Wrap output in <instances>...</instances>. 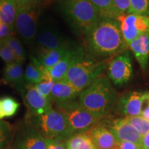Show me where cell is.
Returning <instances> with one entry per match:
<instances>
[{
  "label": "cell",
  "mask_w": 149,
  "mask_h": 149,
  "mask_svg": "<svg viewBox=\"0 0 149 149\" xmlns=\"http://www.w3.org/2000/svg\"><path fill=\"white\" fill-rule=\"evenodd\" d=\"M148 92L129 91L120 97L117 102V109L125 117L141 115L143 106Z\"/></svg>",
  "instance_id": "7c38bea8"
},
{
  "label": "cell",
  "mask_w": 149,
  "mask_h": 149,
  "mask_svg": "<svg viewBox=\"0 0 149 149\" xmlns=\"http://www.w3.org/2000/svg\"><path fill=\"white\" fill-rule=\"evenodd\" d=\"M36 42L39 47L46 49H67L69 48L66 38L51 25H43L37 31Z\"/></svg>",
  "instance_id": "4fadbf2b"
},
{
  "label": "cell",
  "mask_w": 149,
  "mask_h": 149,
  "mask_svg": "<svg viewBox=\"0 0 149 149\" xmlns=\"http://www.w3.org/2000/svg\"><path fill=\"white\" fill-rule=\"evenodd\" d=\"M95 7L101 19H113L120 16V12L117 10L113 0H88Z\"/></svg>",
  "instance_id": "603a6c76"
},
{
  "label": "cell",
  "mask_w": 149,
  "mask_h": 149,
  "mask_svg": "<svg viewBox=\"0 0 149 149\" xmlns=\"http://www.w3.org/2000/svg\"><path fill=\"white\" fill-rule=\"evenodd\" d=\"M13 137V130L8 123L0 120V149H6Z\"/></svg>",
  "instance_id": "f1b7e54d"
},
{
  "label": "cell",
  "mask_w": 149,
  "mask_h": 149,
  "mask_svg": "<svg viewBox=\"0 0 149 149\" xmlns=\"http://www.w3.org/2000/svg\"><path fill=\"white\" fill-rule=\"evenodd\" d=\"M49 1H54V0H49Z\"/></svg>",
  "instance_id": "ab89813d"
},
{
  "label": "cell",
  "mask_w": 149,
  "mask_h": 149,
  "mask_svg": "<svg viewBox=\"0 0 149 149\" xmlns=\"http://www.w3.org/2000/svg\"><path fill=\"white\" fill-rule=\"evenodd\" d=\"M66 149H97L86 133L72 135L66 141Z\"/></svg>",
  "instance_id": "cb8c5ba5"
},
{
  "label": "cell",
  "mask_w": 149,
  "mask_h": 149,
  "mask_svg": "<svg viewBox=\"0 0 149 149\" xmlns=\"http://www.w3.org/2000/svg\"><path fill=\"white\" fill-rule=\"evenodd\" d=\"M27 121L45 139L66 141L73 135L66 117L56 109H52L37 116H27Z\"/></svg>",
  "instance_id": "277c9868"
},
{
  "label": "cell",
  "mask_w": 149,
  "mask_h": 149,
  "mask_svg": "<svg viewBox=\"0 0 149 149\" xmlns=\"http://www.w3.org/2000/svg\"><path fill=\"white\" fill-rule=\"evenodd\" d=\"M97 149H117L118 140L111 128L98 123L86 132Z\"/></svg>",
  "instance_id": "9a60e30c"
},
{
  "label": "cell",
  "mask_w": 149,
  "mask_h": 149,
  "mask_svg": "<svg viewBox=\"0 0 149 149\" xmlns=\"http://www.w3.org/2000/svg\"><path fill=\"white\" fill-rule=\"evenodd\" d=\"M117 149H142L140 144L126 141H120L117 142Z\"/></svg>",
  "instance_id": "836d02e7"
},
{
  "label": "cell",
  "mask_w": 149,
  "mask_h": 149,
  "mask_svg": "<svg viewBox=\"0 0 149 149\" xmlns=\"http://www.w3.org/2000/svg\"><path fill=\"white\" fill-rule=\"evenodd\" d=\"M128 13L149 16V0H130Z\"/></svg>",
  "instance_id": "f546056e"
},
{
  "label": "cell",
  "mask_w": 149,
  "mask_h": 149,
  "mask_svg": "<svg viewBox=\"0 0 149 149\" xmlns=\"http://www.w3.org/2000/svg\"><path fill=\"white\" fill-rule=\"evenodd\" d=\"M0 1H1V0H0Z\"/></svg>",
  "instance_id": "60d3db41"
},
{
  "label": "cell",
  "mask_w": 149,
  "mask_h": 149,
  "mask_svg": "<svg viewBox=\"0 0 149 149\" xmlns=\"http://www.w3.org/2000/svg\"><path fill=\"white\" fill-rule=\"evenodd\" d=\"M1 81L6 84L13 86L17 90L24 86L26 83L24 80V71L22 64L16 61L13 64L6 65Z\"/></svg>",
  "instance_id": "d6986e66"
},
{
  "label": "cell",
  "mask_w": 149,
  "mask_h": 149,
  "mask_svg": "<svg viewBox=\"0 0 149 149\" xmlns=\"http://www.w3.org/2000/svg\"><path fill=\"white\" fill-rule=\"evenodd\" d=\"M66 51V49H46L39 47L35 57L43 66L50 68L60 60Z\"/></svg>",
  "instance_id": "ffe728a7"
},
{
  "label": "cell",
  "mask_w": 149,
  "mask_h": 149,
  "mask_svg": "<svg viewBox=\"0 0 149 149\" xmlns=\"http://www.w3.org/2000/svg\"><path fill=\"white\" fill-rule=\"evenodd\" d=\"M117 97L116 91L109 78L102 74L81 91L78 103L83 109L103 119L116 104Z\"/></svg>",
  "instance_id": "7a4b0ae2"
},
{
  "label": "cell",
  "mask_w": 149,
  "mask_h": 149,
  "mask_svg": "<svg viewBox=\"0 0 149 149\" xmlns=\"http://www.w3.org/2000/svg\"><path fill=\"white\" fill-rule=\"evenodd\" d=\"M84 51L81 47L68 48L60 60L55 66L47 68L55 81L62 79L69 68L74 63L84 58Z\"/></svg>",
  "instance_id": "5bb4252c"
},
{
  "label": "cell",
  "mask_w": 149,
  "mask_h": 149,
  "mask_svg": "<svg viewBox=\"0 0 149 149\" xmlns=\"http://www.w3.org/2000/svg\"><path fill=\"white\" fill-rule=\"evenodd\" d=\"M140 145L142 149H149V132L142 136Z\"/></svg>",
  "instance_id": "8d00e7d4"
},
{
  "label": "cell",
  "mask_w": 149,
  "mask_h": 149,
  "mask_svg": "<svg viewBox=\"0 0 149 149\" xmlns=\"http://www.w3.org/2000/svg\"><path fill=\"white\" fill-rule=\"evenodd\" d=\"M64 11L70 25L86 36L101 20L95 7L88 0H66Z\"/></svg>",
  "instance_id": "3957f363"
},
{
  "label": "cell",
  "mask_w": 149,
  "mask_h": 149,
  "mask_svg": "<svg viewBox=\"0 0 149 149\" xmlns=\"http://www.w3.org/2000/svg\"><path fill=\"white\" fill-rule=\"evenodd\" d=\"M144 103H146V106H145V107L142 109L141 115L149 120V92Z\"/></svg>",
  "instance_id": "d590c367"
},
{
  "label": "cell",
  "mask_w": 149,
  "mask_h": 149,
  "mask_svg": "<svg viewBox=\"0 0 149 149\" xmlns=\"http://www.w3.org/2000/svg\"><path fill=\"white\" fill-rule=\"evenodd\" d=\"M43 0H15L17 7L40 5Z\"/></svg>",
  "instance_id": "e575fe53"
},
{
  "label": "cell",
  "mask_w": 149,
  "mask_h": 149,
  "mask_svg": "<svg viewBox=\"0 0 149 149\" xmlns=\"http://www.w3.org/2000/svg\"><path fill=\"white\" fill-rule=\"evenodd\" d=\"M110 128L117 140L130 141L137 144H141L142 135L133 126L130 125L124 117L115 120Z\"/></svg>",
  "instance_id": "e0dca14e"
},
{
  "label": "cell",
  "mask_w": 149,
  "mask_h": 149,
  "mask_svg": "<svg viewBox=\"0 0 149 149\" xmlns=\"http://www.w3.org/2000/svg\"><path fill=\"white\" fill-rule=\"evenodd\" d=\"M115 19L118 22L124 40L128 46L141 35L149 33V16L126 13L120 15Z\"/></svg>",
  "instance_id": "ba28073f"
},
{
  "label": "cell",
  "mask_w": 149,
  "mask_h": 149,
  "mask_svg": "<svg viewBox=\"0 0 149 149\" xmlns=\"http://www.w3.org/2000/svg\"><path fill=\"white\" fill-rule=\"evenodd\" d=\"M2 40L8 44L13 52L17 62L22 64H23L26 59V54L21 42L19 40L17 37L11 34Z\"/></svg>",
  "instance_id": "d4e9b609"
},
{
  "label": "cell",
  "mask_w": 149,
  "mask_h": 149,
  "mask_svg": "<svg viewBox=\"0 0 149 149\" xmlns=\"http://www.w3.org/2000/svg\"><path fill=\"white\" fill-rule=\"evenodd\" d=\"M13 149H46V139L26 120L18 130Z\"/></svg>",
  "instance_id": "8fae6325"
},
{
  "label": "cell",
  "mask_w": 149,
  "mask_h": 149,
  "mask_svg": "<svg viewBox=\"0 0 149 149\" xmlns=\"http://www.w3.org/2000/svg\"><path fill=\"white\" fill-rule=\"evenodd\" d=\"M41 13L40 5L17 7L15 29L29 45L36 42L38 18Z\"/></svg>",
  "instance_id": "52a82bcc"
},
{
  "label": "cell",
  "mask_w": 149,
  "mask_h": 149,
  "mask_svg": "<svg viewBox=\"0 0 149 149\" xmlns=\"http://www.w3.org/2000/svg\"><path fill=\"white\" fill-rule=\"evenodd\" d=\"M66 141L57 139H46V149H66Z\"/></svg>",
  "instance_id": "1f68e13d"
},
{
  "label": "cell",
  "mask_w": 149,
  "mask_h": 149,
  "mask_svg": "<svg viewBox=\"0 0 149 149\" xmlns=\"http://www.w3.org/2000/svg\"><path fill=\"white\" fill-rule=\"evenodd\" d=\"M114 4L121 14L128 13L130 9V0H113Z\"/></svg>",
  "instance_id": "d6a6232c"
},
{
  "label": "cell",
  "mask_w": 149,
  "mask_h": 149,
  "mask_svg": "<svg viewBox=\"0 0 149 149\" xmlns=\"http://www.w3.org/2000/svg\"><path fill=\"white\" fill-rule=\"evenodd\" d=\"M109 79L117 86L126 84L133 74V66L130 54L124 51L115 55L107 66Z\"/></svg>",
  "instance_id": "9c48e42d"
},
{
  "label": "cell",
  "mask_w": 149,
  "mask_h": 149,
  "mask_svg": "<svg viewBox=\"0 0 149 149\" xmlns=\"http://www.w3.org/2000/svg\"><path fill=\"white\" fill-rule=\"evenodd\" d=\"M80 93L70 84L61 79L54 83L50 100L55 104L69 103L78 100Z\"/></svg>",
  "instance_id": "2e32d148"
},
{
  "label": "cell",
  "mask_w": 149,
  "mask_h": 149,
  "mask_svg": "<svg viewBox=\"0 0 149 149\" xmlns=\"http://www.w3.org/2000/svg\"><path fill=\"white\" fill-rule=\"evenodd\" d=\"M17 10L15 0H1L0 21L8 26L14 28Z\"/></svg>",
  "instance_id": "7402d4cb"
},
{
  "label": "cell",
  "mask_w": 149,
  "mask_h": 149,
  "mask_svg": "<svg viewBox=\"0 0 149 149\" xmlns=\"http://www.w3.org/2000/svg\"><path fill=\"white\" fill-rule=\"evenodd\" d=\"M2 26H3V23L1 21H0V30H1V27H2Z\"/></svg>",
  "instance_id": "f35d334b"
},
{
  "label": "cell",
  "mask_w": 149,
  "mask_h": 149,
  "mask_svg": "<svg viewBox=\"0 0 149 149\" xmlns=\"http://www.w3.org/2000/svg\"><path fill=\"white\" fill-rule=\"evenodd\" d=\"M124 119L130 125L133 126L141 135L144 136L149 132V120L141 115L124 117Z\"/></svg>",
  "instance_id": "4316f807"
},
{
  "label": "cell",
  "mask_w": 149,
  "mask_h": 149,
  "mask_svg": "<svg viewBox=\"0 0 149 149\" xmlns=\"http://www.w3.org/2000/svg\"><path fill=\"white\" fill-rule=\"evenodd\" d=\"M86 47L97 57L117 55L128 47L116 19H104L86 35Z\"/></svg>",
  "instance_id": "6da1fadb"
},
{
  "label": "cell",
  "mask_w": 149,
  "mask_h": 149,
  "mask_svg": "<svg viewBox=\"0 0 149 149\" xmlns=\"http://www.w3.org/2000/svg\"><path fill=\"white\" fill-rule=\"evenodd\" d=\"M3 117H4V115L3 114L2 110H1V104H0V120H2Z\"/></svg>",
  "instance_id": "74e56055"
},
{
  "label": "cell",
  "mask_w": 149,
  "mask_h": 149,
  "mask_svg": "<svg viewBox=\"0 0 149 149\" xmlns=\"http://www.w3.org/2000/svg\"><path fill=\"white\" fill-rule=\"evenodd\" d=\"M142 70H146L149 59V33L144 34L128 44Z\"/></svg>",
  "instance_id": "ac0fdd59"
},
{
  "label": "cell",
  "mask_w": 149,
  "mask_h": 149,
  "mask_svg": "<svg viewBox=\"0 0 149 149\" xmlns=\"http://www.w3.org/2000/svg\"><path fill=\"white\" fill-rule=\"evenodd\" d=\"M1 110L4 117L13 116L17 112L19 108V103L11 97H4L0 100Z\"/></svg>",
  "instance_id": "83f0119b"
},
{
  "label": "cell",
  "mask_w": 149,
  "mask_h": 149,
  "mask_svg": "<svg viewBox=\"0 0 149 149\" xmlns=\"http://www.w3.org/2000/svg\"><path fill=\"white\" fill-rule=\"evenodd\" d=\"M55 106V109L66 117L73 135L86 133L102 120L83 109L78 100Z\"/></svg>",
  "instance_id": "8992f818"
},
{
  "label": "cell",
  "mask_w": 149,
  "mask_h": 149,
  "mask_svg": "<svg viewBox=\"0 0 149 149\" xmlns=\"http://www.w3.org/2000/svg\"><path fill=\"white\" fill-rule=\"evenodd\" d=\"M54 83H55V81L51 77V74L46 68L44 72V74H43L42 80L38 84H35V86L41 95L50 100L51 91Z\"/></svg>",
  "instance_id": "484cf974"
},
{
  "label": "cell",
  "mask_w": 149,
  "mask_h": 149,
  "mask_svg": "<svg viewBox=\"0 0 149 149\" xmlns=\"http://www.w3.org/2000/svg\"><path fill=\"white\" fill-rule=\"evenodd\" d=\"M0 57L3 59L6 64H10L16 62V59L11 48L1 40H0Z\"/></svg>",
  "instance_id": "4dcf8cb0"
},
{
  "label": "cell",
  "mask_w": 149,
  "mask_h": 149,
  "mask_svg": "<svg viewBox=\"0 0 149 149\" xmlns=\"http://www.w3.org/2000/svg\"><path fill=\"white\" fill-rule=\"evenodd\" d=\"M28 109L27 116H37L46 113L53 109L51 100L41 95L35 85L26 84L18 89Z\"/></svg>",
  "instance_id": "30bf717a"
},
{
  "label": "cell",
  "mask_w": 149,
  "mask_h": 149,
  "mask_svg": "<svg viewBox=\"0 0 149 149\" xmlns=\"http://www.w3.org/2000/svg\"><path fill=\"white\" fill-rule=\"evenodd\" d=\"M46 68L37 61L34 55H30V62L24 72V80L29 84L35 85L42 80Z\"/></svg>",
  "instance_id": "44dd1931"
},
{
  "label": "cell",
  "mask_w": 149,
  "mask_h": 149,
  "mask_svg": "<svg viewBox=\"0 0 149 149\" xmlns=\"http://www.w3.org/2000/svg\"><path fill=\"white\" fill-rule=\"evenodd\" d=\"M107 66V61H93L84 57L74 63L62 79L81 93L102 75Z\"/></svg>",
  "instance_id": "5b68a950"
}]
</instances>
